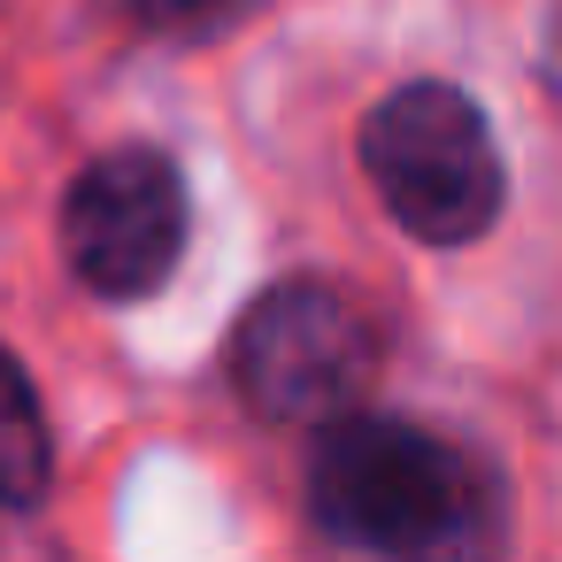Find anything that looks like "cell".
Here are the masks:
<instances>
[{"mask_svg":"<svg viewBox=\"0 0 562 562\" xmlns=\"http://www.w3.org/2000/svg\"><path fill=\"white\" fill-rule=\"evenodd\" d=\"M301 508L331 547L355 554H477L501 539V485L493 470L416 416L347 408L316 424Z\"/></svg>","mask_w":562,"mask_h":562,"instance_id":"cell-1","label":"cell"},{"mask_svg":"<svg viewBox=\"0 0 562 562\" xmlns=\"http://www.w3.org/2000/svg\"><path fill=\"white\" fill-rule=\"evenodd\" d=\"M362 178L385 201V216L416 247H470L501 224L508 201V162L493 147L485 109L447 86V78H408L393 86L362 132H355Z\"/></svg>","mask_w":562,"mask_h":562,"instance_id":"cell-2","label":"cell"},{"mask_svg":"<svg viewBox=\"0 0 562 562\" xmlns=\"http://www.w3.org/2000/svg\"><path fill=\"white\" fill-rule=\"evenodd\" d=\"M378 324L324 278H285L247 301V316L224 339L232 393L285 431H316L347 408H362L378 378Z\"/></svg>","mask_w":562,"mask_h":562,"instance_id":"cell-3","label":"cell"},{"mask_svg":"<svg viewBox=\"0 0 562 562\" xmlns=\"http://www.w3.org/2000/svg\"><path fill=\"white\" fill-rule=\"evenodd\" d=\"M186 232H193L186 170L147 139H124V147L93 155L70 178L63 216H55L70 278L93 301H116V308H132V301L170 285V270L186 255Z\"/></svg>","mask_w":562,"mask_h":562,"instance_id":"cell-4","label":"cell"},{"mask_svg":"<svg viewBox=\"0 0 562 562\" xmlns=\"http://www.w3.org/2000/svg\"><path fill=\"white\" fill-rule=\"evenodd\" d=\"M55 485V431H47V408L24 378V362L0 347V508L24 516L40 508Z\"/></svg>","mask_w":562,"mask_h":562,"instance_id":"cell-5","label":"cell"},{"mask_svg":"<svg viewBox=\"0 0 562 562\" xmlns=\"http://www.w3.org/2000/svg\"><path fill=\"white\" fill-rule=\"evenodd\" d=\"M262 0H132V16L162 40H216L232 24H247Z\"/></svg>","mask_w":562,"mask_h":562,"instance_id":"cell-6","label":"cell"},{"mask_svg":"<svg viewBox=\"0 0 562 562\" xmlns=\"http://www.w3.org/2000/svg\"><path fill=\"white\" fill-rule=\"evenodd\" d=\"M547 70H554V86H562V9H554V24H547Z\"/></svg>","mask_w":562,"mask_h":562,"instance_id":"cell-7","label":"cell"}]
</instances>
